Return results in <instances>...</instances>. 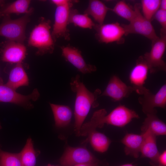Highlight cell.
I'll list each match as a JSON object with an SVG mask.
<instances>
[{"label":"cell","instance_id":"1","mask_svg":"<svg viewBox=\"0 0 166 166\" xmlns=\"http://www.w3.org/2000/svg\"><path fill=\"white\" fill-rule=\"evenodd\" d=\"M70 86L71 90L76 94L74 130L76 135L79 136L81 128L91 108L96 107L99 105L97 100L101 91L98 89L93 92L89 91L80 81L79 74L72 78Z\"/></svg>","mask_w":166,"mask_h":166},{"label":"cell","instance_id":"2","mask_svg":"<svg viewBox=\"0 0 166 166\" xmlns=\"http://www.w3.org/2000/svg\"><path fill=\"white\" fill-rule=\"evenodd\" d=\"M105 109L95 111L90 120L84 123L83 127L87 133L101 128L106 124L119 127H123L129 123L133 119L139 118L134 111L124 105H120L107 115Z\"/></svg>","mask_w":166,"mask_h":166},{"label":"cell","instance_id":"3","mask_svg":"<svg viewBox=\"0 0 166 166\" xmlns=\"http://www.w3.org/2000/svg\"><path fill=\"white\" fill-rule=\"evenodd\" d=\"M51 23L49 19L41 18L30 33L28 45L37 49V55H42L53 52L55 42L51 33Z\"/></svg>","mask_w":166,"mask_h":166},{"label":"cell","instance_id":"4","mask_svg":"<svg viewBox=\"0 0 166 166\" xmlns=\"http://www.w3.org/2000/svg\"><path fill=\"white\" fill-rule=\"evenodd\" d=\"M30 14H25L16 19H12L10 15H4L0 24V36L6 38L9 40L23 43L26 38L25 30L30 21Z\"/></svg>","mask_w":166,"mask_h":166},{"label":"cell","instance_id":"5","mask_svg":"<svg viewBox=\"0 0 166 166\" xmlns=\"http://www.w3.org/2000/svg\"><path fill=\"white\" fill-rule=\"evenodd\" d=\"M160 37L152 42L149 52L145 53L143 57L151 73L160 71H165L166 63L163 59L166 48V34H160Z\"/></svg>","mask_w":166,"mask_h":166},{"label":"cell","instance_id":"6","mask_svg":"<svg viewBox=\"0 0 166 166\" xmlns=\"http://www.w3.org/2000/svg\"><path fill=\"white\" fill-rule=\"evenodd\" d=\"M134 9L136 14L133 18L128 24H121L125 30V35L132 34H139L152 42L157 39L159 37L157 35L151 21L143 15L139 4L135 5Z\"/></svg>","mask_w":166,"mask_h":166},{"label":"cell","instance_id":"7","mask_svg":"<svg viewBox=\"0 0 166 166\" xmlns=\"http://www.w3.org/2000/svg\"><path fill=\"white\" fill-rule=\"evenodd\" d=\"M76 1H71L67 5L57 6L55 14L54 24L51 33L55 41L59 38H63L65 40H70V34L67 26L68 24L69 14Z\"/></svg>","mask_w":166,"mask_h":166},{"label":"cell","instance_id":"8","mask_svg":"<svg viewBox=\"0 0 166 166\" xmlns=\"http://www.w3.org/2000/svg\"><path fill=\"white\" fill-rule=\"evenodd\" d=\"M40 93L37 89L28 95L19 93L5 85H0V102L10 103L27 108L33 107L32 101L37 100Z\"/></svg>","mask_w":166,"mask_h":166},{"label":"cell","instance_id":"9","mask_svg":"<svg viewBox=\"0 0 166 166\" xmlns=\"http://www.w3.org/2000/svg\"><path fill=\"white\" fill-rule=\"evenodd\" d=\"M100 161L85 148L68 146L61 157V166H74L79 164Z\"/></svg>","mask_w":166,"mask_h":166},{"label":"cell","instance_id":"10","mask_svg":"<svg viewBox=\"0 0 166 166\" xmlns=\"http://www.w3.org/2000/svg\"><path fill=\"white\" fill-rule=\"evenodd\" d=\"M93 28L96 32V37L100 42L121 43L124 41L125 30L122 25L118 22L101 25L95 24Z\"/></svg>","mask_w":166,"mask_h":166},{"label":"cell","instance_id":"11","mask_svg":"<svg viewBox=\"0 0 166 166\" xmlns=\"http://www.w3.org/2000/svg\"><path fill=\"white\" fill-rule=\"evenodd\" d=\"M138 101L143 112L146 114L157 113L155 108L165 109L166 106V85L164 84L155 94L147 89Z\"/></svg>","mask_w":166,"mask_h":166},{"label":"cell","instance_id":"12","mask_svg":"<svg viewBox=\"0 0 166 166\" xmlns=\"http://www.w3.org/2000/svg\"><path fill=\"white\" fill-rule=\"evenodd\" d=\"M149 71L148 65L143 56L137 59L135 65L131 70L129 79L134 91L142 95L147 89L144 86Z\"/></svg>","mask_w":166,"mask_h":166},{"label":"cell","instance_id":"13","mask_svg":"<svg viewBox=\"0 0 166 166\" xmlns=\"http://www.w3.org/2000/svg\"><path fill=\"white\" fill-rule=\"evenodd\" d=\"M26 53V48L23 43L9 40L2 43L1 49V60L11 64L22 63Z\"/></svg>","mask_w":166,"mask_h":166},{"label":"cell","instance_id":"14","mask_svg":"<svg viewBox=\"0 0 166 166\" xmlns=\"http://www.w3.org/2000/svg\"><path fill=\"white\" fill-rule=\"evenodd\" d=\"M62 55L65 60L76 67L83 74L91 73L96 71L97 67L93 65L86 63L78 49L70 45L61 47Z\"/></svg>","mask_w":166,"mask_h":166},{"label":"cell","instance_id":"15","mask_svg":"<svg viewBox=\"0 0 166 166\" xmlns=\"http://www.w3.org/2000/svg\"><path fill=\"white\" fill-rule=\"evenodd\" d=\"M134 89L131 86H128L118 76H112L101 96L108 97L114 101H120L128 97Z\"/></svg>","mask_w":166,"mask_h":166},{"label":"cell","instance_id":"16","mask_svg":"<svg viewBox=\"0 0 166 166\" xmlns=\"http://www.w3.org/2000/svg\"><path fill=\"white\" fill-rule=\"evenodd\" d=\"M141 133L144 138L140 152L141 156L149 159L151 164L153 166L160 153L156 144V136L148 131Z\"/></svg>","mask_w":166,"mask_h":166},{"label":"cell","instance_id":"17","mask_svg":"<svg viewBox=\"0 0 166 166\" xmlns=\"http://www.w3.org/2000/svg\"><path fill=\"white\" fill-rule=\"evenodd\" d=\"M143 134L127 133L121 140L124 145V152L126 155L135 158L139 157L143 140Z\"/></svg>","mask_w":166,"mask_h":166},{"label":"cell","instance_id":"18","mask_svg":"<svg viewBox=\"0 0 166 166\" xmlns=\"http://www.w3.org/2000/svg\"><path fill=\"white\" fill-rule=\"evenodd\" d=\"M29 84L28 77L22 63L16 64L10 70L8 80L5 85L16 90L20 86Z\"/></svg>","mask_w":166,"mask_h":166},{"label":"cell","instance_id":"19","mask_svg":"<svg viewBox=\"0 0 166 166\" xmlns=\"http://www.w3.org/2000/svg\"><path fill=\"white\" fill-rule=\"evenodd\" d=\"M156 114L146 115V117L141 127L142 132L148 131L156 136L166 135V124L159 118Z\"/></svg>","mask_w":166,"mask_h":166},{"label":"cell","instance_id":"20","mask_svg":"<svg viewBox=\"0 0 166 166\" xmlns=\"http://www.w3.org/2000/svg\"><path fill=\"white\" fill-rule=\"evenodd\" d=\"M55 121V125L58 128L67 126L71 121L72 112L68 106L49 103Z\"/></svg>","mask_w":166,"mask_h":166},{"label":"cell","instance_id":"21","mask_svg":"<svg viewBox=\"0 0 166 166\" xmlns=\"http://www.w3.org/2000/svg\"><path fill=\"white\" fill-rule=\"evenodd\" d=\"M110 9L101 1L89 0L88 7L84 13L91 15L98 24L101 25L104 24L107 12Z\"/></svg>","mask_w":166,"mask_h":166},{"label":"cell","instance_id":"22","mask_svg":"<svg viewBox=\"0 0 166 166\" xmlns=\"http://www.w3.org/2000/svg\"><path fill=\"white\" fill-rule=\"evenodd\" d=\"M87 136V140L89 142L94 150L98 152H106L111 142L105 135L96 130L91 132Z\"/></svg>","mask_w":166,"mask_h":166},{"label":"cell","instance_id":"23","mask_svg":"<svg viewBox=\"0 0 166 166\" xmlns=\"http://www.w3.org/2000/svg\"><path fill=\"white\" fill-rule=\"evenodd\" d=\"M30 3L29 0H17L4 6L1 11L3 16L12 14H30L33 10L29 9Z\"/></svg>","mask_w":166,"mask_h":166},{"label":"cell","instance_id":"24","mask_svg":"<svg viewBox=\"0 0 166 166\" xmlns=\"http://www.w3.org/2000/svg\"><path fill=\"white\" fill-rule=\"evenodd\" d=\"M73 23L75 26L91 29L94 28L95 24L86 14H81L75 9H71L70 11L68 24Z\"/></svg>","mask_w":166,"mask_h":166},{"label":"cell","instance_id":"25","mask_svg":"<svg viewBox=\"0 0 166 166\" xmlns=\"http://www.w3.org/2000/svg\"><path fill=\"white\" fill-rule=\"evenodd\" d=\"M19 154L22 166H35L37 154L31 138L28 139Z\"/></svg>","mask_w":166,"mask_h":166},{"label":"cell","instance_id":"26","mask_svg":"<svg viewBox=\"0 0 166 166\" xmlns=\"http://www.w3.org/2000/svg\"><path fill=\"white\" fill-rule=\"evenodd\" d=\"M110 10L129 22L133 18L136 14L135 9H132L124 1L118 2L113 8H110Z\"/></svg>","mask_w":166,"mask_h":166},{"label":"cell","instance_id":"27","mask_svg":"<svg viewBox=\"0 0 166 166\" xmlns=\"http://www.w3.org/2000/svg\"><path fill=\"white\" fill-rule=\"evenodd\" d=\"M160 0H142L141 7L142 15L151 21L156 13L160 8Z\"/></svg>","mask_w":166,"mask_h":166},{"label":"cell","instance_id":"28","mask_svg":"<svg viewBox=\"0 0 166 166\" xmlns=\"http://www.w3.org/2000/svg\"><path fill=\"white\" fill-rule=\"evenodd\" d=\"M0 166H22L19 153H11L0 149Z\"/></svg>","mask_w":166,"mask_h":166},{"label":"cell","instance_id":"29","mask_svg":"<svg viewBox=\"0 0 166 166\" xmlns=\"http://www.w3.org/2000/svg\"><path fill=\"white\" fill-rule=\"evenodd\" d=\"M156 20L161 27L160 34H166V10L159 9L156 13L153 18Z\"/></svg>","mask_w":166,"mask_h":166},{"label":"cell","instance_id":"30","mask_svg":"<svg viewBox=\"0 0 166 166\" xmlns=\"http://www.w3.org/2000/svg\"><path fill=\"white\" fill-rule=\"evenodd\" d=\"M153 166H166V151L160 153Z\"/></svg>","mask_w":166,"mask_h":166},{"label":"cell","instance_id":"31","mask_svg":"<svg viewBox=\"0 0 166 166\" xmlns=\"http://www.w3.org/2000/svg\"><path fill=\"white\" fill-rule=\"evenodd\" d=\"M71 1L69 0H52L51 2L57 6H59L66 5Z\"/></svg>","mask_w":166,"mask_h":166},{"label":"cell","instance_id":"32","mask_svg":"<svg viewBox=\"0 0 166 166\" xmlns=\"http://www.w3.org/2000/svg\"><path fill=\"white\" fill-rule=\"evenodd\" d=\"M100 164V162L99 161L95 162L82 163L77 164L74 166H99Z\"/></svg>","mask_w":166,"mask_h":166},{"label":"cell","instance_id":"33","mask_svg":"<svg viewBox=\"0 0 166 166\" xmlns=\"http://www.w3.org/2000/svg\"><path fill=\"white\" fill-rule=\"evenodd\" d=\"M159 9L163 10H166V0H160Z\"/></svg>","mask_w":166,"mask_h":166},{"label":"cell","instance_id":"34","mask_svg":"<svg viewBox=\"0 0 166 166\" xmlns=\"http://www.w3.org/2000/svg\"><path fill=\"white\" fill-rule=\"evenodd\" d=\"M119 166H134L133 165L131 164H123Z\"/></svg>","mask_w":166,"mask_h":166},{"label":"cell","instance_id":"35","mask_svg":"<svg viewBox=\"0 0 166 166\" xmlns=\"http://www.w3.org/2000/svg\"><path fill=\"white\" fill-rule=\"evenodd\" d=\"M3 81L2 79L0 77V85H2L3 84Z\"/></svg>","mask_w":166,"mask_h":166},{"label":"cell","instance_id":"36","mask_svg":"<svg viewBox=\"0 0 166 166\" xmlns=\"http://www.w3.org/2000/svg\"><path fill=\"white\" fill-rule=\"evenodd\" d=\"M3 16L1 12V11H0V18L2 16Z\"/></svg>","mask_w":166,"mask_h":166},{"label":"cell","instance_id":"37","mask_svg":"<svg viewBox=\"0 0 166 166\" xmlns=\"http://www.w3.org/2000/svg\"><path fill=\"white\" fill-rule=\"evenodd\" d=\"M46 166H55L51 165L50 164H48V165Z\"/></svg>","mask_w":166,"mask_h":166},{"label":"cell","instance_id":"38","mask_svg":"<svg viewBox=\"0 0 166 166\" xmlns=\"http://www.w3.org/2000/svg\"><path fill=\"white\" fill-rule=\"evenodd\" d=\"M0 127H1V126H0Z\"/></svg>","mask_w":166,"mask_h":166}]
</instances>
